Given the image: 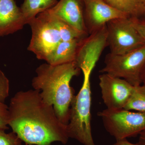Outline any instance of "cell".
<instances>
[{
    "instance_id": "cell-1",
    "label": "cell",
    "mask_w": 145,
    "mask_h": 145,
    "mask_svg": "<svg viewBox=\"0 0 145 145\" xmlns=\"http://www.w3.org/2000/svg\"><path fill=\"white\" fill-rule=\"evenodd\" d=\"M8 110V126L27 144L68 142L66 125L58 119L53 106L43 101L39 91H18L11 98Z\"/></svg>"
},
{
    "instance_id": "cell-2",
    "label": "cell",
    "mask_w": 145,
    "mask_h": 145,
    "mask_svg": "<svg viewBox=\"0 0 145 145\" xmlns=\"http://www.w3.org/2000/svg\"><path fill=\"white\" fill-rule=\"evenodd\" d=\"M81 70L75 61L63 64H42L36 69V75L31 85L35 90L41 91V97L45 103L52 106L56 115L62 123L67 125L70 107L74 97V90L70 83Z\"/></svg>"
},
{
    "instance_id": "cell-3",
    "label": "cell",
    "mask_w": 145,
    "mask_h": 145,
    "mask_svg": "<svg viewBox=\"0 0 145 145\" xmlns=\"http://www.w3.org/2000/svg\"><path fill=\"white\" fill-rule=\"evenodd\" d=\"M90 75H84L82 86L71 102L69 121L67 125L69 138L84 145H95L91 133Z\"/></svg>"
},
{
    "instance_id": "cell-4",
    "label": "cell",
    "mask_w": 145,
    "mask_h": 145,
    "mask_svg": "<svg viewBox=\"0 0 145 145\" xmlns=\"http://www.w3.org/2000/svg\"><path fill=\"white\" fill-rule=\"evenodd\" d=\"M31 38L27 49L37 59L46 61L61 41L59 32L48 10L40 13L29 22Z\"/></svg>"
},
{
    "instance_id": "cell-5",
    "label": "cell",
    "mask_w": 145,
    "mask_h": 145,
    "mask_svg": "<svg viewBox=\"0 0 145 145\" xmlns=\"http://www.w3.org/2000/svg\"><path fill=\"white\" fill-rule=\"evenodd\" d=\"M145 63V44L124 54L108 53L100 72L122 78L133 86H139L142 84L141 73Z\"/></svg>"
},
{
    "instance_id": "cell-6",
    "label": "cell",
    "mask_w": 145,
    "mask_h": 145,
    "mask_svg": "<svg viewBox=\"0 0 145 145\" xmlns=\"http://www.w3.org/2000/svg\"><path fill=\"white\" fill-rule=\"evenodd\" d=\"M98 115L106 131L116 140L136 136L145 130V112L106 108Z\"/></svg>"
},
{
    "instance_id": "cell-7",
    "label": "cell",
    "mask_w": 145,
    "mask_h": 145,
    "mask_svg": "<svg viewBox=\"0 0 145 145\" xmlns=\"http://www.w3.org/2000/svg\"><path fill=\"white\" fill-rule=\"evenodd\" d=\"M106 27L107 44L111 54H124L145 44L129 18L114 19L108 22Z\"/></svg>"
},
{
    "instance_id": "cell-8",
    "label": "cell",
    "mask_w": 145,
    "mask_h": 145,
    "mask_svg": "<svg viewBox=\"0 0 145 145\" xmlns=\"http://www.w3.org/2000/svg\"><path fill=\"white\" fill-rule=\"evenodd\" d=\"M107 44L106 27L89 34L78 47L75 62L83 74H91Z\"/></svg>"
},
{
    "instance_id": "cell-9",
    "label": "cell",
    "mask_w": 145,
    "mask_h": 145,
    "mask_svg": "<svg viewBox=\"0 0 145 145\" xmlns=\"http://www.w3.org/2000/svg\"><path fill=\"white\" fill-rule=\"evenodd\" d=\"M102 97L107 109H123L134 86L125 80L103 73L99 76Z\"/></svg>"
},
{
    "instance_id": "cell-10",
    "label": "cell",
    "mask_w": 145,
    "mask_h": 145,
    "mask_svg": "<svg viewBox=\"0 0 145 145\" xmlns=\"http://www.w3.org/2000/svg\"><path fill=\"white\" fill-rule=\"evenodd\" d=\"M83 1L84 20L89 35L106 26L109 21L117 18H128L123 13L103 0Z\"/></svg>"
},
{
    "instance_id": "cell-11",
    "label": "cell",
    "mask_w": 145,
    "mask_h": 145,
    "mask_svg": "<svg viewBox=\"0 0 145 145\" xmlns=\"http://www.w3.org/2000/svg\"><path fill=\"white\" fill-rule=\"evenodd\" d=\"M55 17L72 27L82 34L89 35L84 20L83 0H60L48 9Z\"/></svg>"
},
{
    "instance_id": "cell-12",
    "label": "cell",
    "mask_w": 145,
    "mask_h": 145,
    "mask_svg": "<svg viewBox=\"0 0 145 145\" xmlns=\"http://www.w3.org/2000/svg\"><path fill=\"white\" fill-rule=\"evenodd\" d=\"M25 24L20 7L15 0H0V37L13 34Z\"/></svg>"
},
{
    "instance_id": "cell-13",
    "label": "cell",
    "mask_w": 145,
    "mask_h": 145,
    "mask_svg": "<svg viewBox=\"0 0 145 145\" xmlns=\"http://www.w3.org/2000/svg\"><path fill=\"white\" fill-rule=\"evenodd\" d=\"M84 39H75L68 41H61L46 61L52 65L63 64L75 61L78 47Z\"/></svg>"
},
{
    "instance_id": "cell-14",
    "label": "cell",
    "mask_w": 145,
    "mask_h": 145,
    "mask_svg": "<svg viewBox=\"0 0 145 145\" xmlns=\"http://www.w3.org/2000/svg\"><path fill=\"white\" fill-rule=\"evenodd\" d=\"M130 19H145V0H103Z\"/></svg>"
},
{
    "instance_id": "cell-15",
    "label": "cell",
    "mask_w": 145,
    "mask_h": 145,
    "mask_svg": "<svg viewBox=\"0 0 145 145\" xmlns=\"http://www.w3.org/2000/svg\"><path fill=\"white\" fill-rule=\"evenodd\" d=\"M58 2L57 0H24L20 8L25 24H28L40 13L52 8Z\"/></svg>"
},
{
    "instance_id": "cell-16",
    "label": "cell",
    "mask_w": 145,
    "mask_h": 145,
    "mask_svg": "<svg viewBox=\"0 0 145 145\" xmlns=\"http://www.w3.org/2000/svg\"><path fill=\"white\" fill-rule=\"evenodd\" d=\"M124 109L145 112V86H134L132 93Z\"/></svg>"
},
{
    "instance_id": "cell-17",
    "label": "cell",
    "mask_w": 145,
    "mask_h": 145,
    "mask_svg": "<svg viewBox=\"0 0 145 145\" xmlns=\"http://www.w3.org/2000/svg\"><path fill=\"white\" fill-rule=\"evenodd\" d=\"M50 14L59 32L61 39L63 41H68L75 39H84L89 36L82 34L64 21L55 17L52 13H50Z\"/></svg>"
},
{
    "instance_id": "cell-18",
    "label": "cell",
    "mask_w": 145,
    "mask_h": 145,
    "mask_svg": "<svg viewBox=\"0 0 145 145\" xmlns=\"http://www.w3.org/2000/svg\"><path fill=\"white\" fill-rule=\"evenodd\" d=\"M22 142L13 131L7 133L5 130H0V145H22Z\"/></svg>"
},
{
    "instance_id": "cell-19",
    "label": "cell",
    "mask_w": 145,
    "mask_h": 145,
    "mask_svg": "<svg viewBox=\"0 0 145 145\" xmlns=\"http://www.w3.org/2000/svg\"><path fill=\"white\" fill-rule=\"evenodd\" d=\"M9 81L4 72L0 70V102L4 103L9 95Z\"/></svg>"
},
{
    "instance_id": "cell-20",
    "label": "cell",
    "mask_w": 145,
    "mask_h": 145,
    "mask_svg": "<svg viewBox=\"0 0 145 145\" xmlns=\"http://www.w3.org/2000/svg\"><path fill=\"white\" fill-rule=\"evenodd\" d=\"M8 107L4 103L0 102V130L8 129Z\"/></svg>"
},
{
    "instance_id": "cell-21",
    "label": "cell",
    "mask_w": 145,
    "mask_h": 145,
    "mask_svg": "<svg viewBox=\"0 0 145 145\" xmlns=\"http://www.w3.org/2000/svg\"><path fill=\"white\" fill-rule=\"evenodd\" d=\"M130 20L131 21L133 25L145 41V19Z\"/></svg>"
},
{
    "instance_id": "cell-22",
    "label": "cell",
    "mask_w": 145,
    "mask_h": 145,
    "mask_svg": "<svg viewBox=\"0 0 145 145\" xmlns=\"http://www.w3.org/2000/svg\"><path fill=\"white\" fill-rule=\"evenodd\" d=\"M112 145H140L139 144H133L128 141L127 139L116 140V142Z\"/></svg>"
},
{
    "instance_id": "cell-23",
    "label": "cell",
    "mask_w": 145,
    "mask_h": 145,
    "mask_svg": "<svg viewBox=\"0 0 145 145\" xmlns=\"http://www.w3.org/2000/svg\"><path fill=\"white\" fill-rule=\"evenodd\" d=\"M137 143L140 145H145V130L139 134V140Z\"/></svg>"
},
{
    "instance_id": "cell-24",
    "label": "cell",
    "mask_w": 145,
    "mask_h": 145,
    "mask_svg": "<svg viewBox=\"0 0 145 145\" xmlns=\"http://www.w3.org/2000/svg\"><path fill=\"white\" fill-rule=\"evenodd\" d=\"M141 79L142 84L145 86V63L141 73Z\"/></svg>"
}]
</instances>
